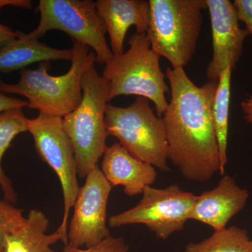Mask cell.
Segmentation results:
<instances>
[{
	"label": "cell",
	"instance_id": "6da1fadb",
	"mask_svg": "<svg viewBox=\"0 0 252 252\" xmlns=\"http://www.w3.org/2000/svg\"><path fill=\"white\" fill-rule=\"evenodd\" d=\"M170 100L162 119L168 160L186 179L205 182L220 170L212 105L217 84L198 86L182 67H167Z\"/></svg>",
	"mask_w": 252,
	"mask_h": 252
},
{
	"label": "cell",
	"instance_id": "7a4b0ae2",
	"mask_svg": "<svg viewBox=\"0 0 252 252\" xmlns=\"http://www.w3.org/2000/svg\"><path fill=\"white\" fill-rule=\"evenodd\" d=\"M72 41V58L67 73L51 75L48 73L51 63H41L37 69H22L16 84H6L0 80V91L26 97L28 108L36 109L39 114L63 118L73 112L82 98L83 74L86 68L96 62V58L90 48Z\"/></svg>",
	"mask_w": 252,
	"mask_h": 252
},
{
	"label": "cell",
	"instance_id": "3957f363",
	"mask_svg": "<svg viewBox=\"0 0 252 252\" xmlns=\"http://www.w3.org/2000/svg\"><path fill=\"white\" fill-rule=\"evenodd\" d=\"M81 90L82 98L79 106L63 120L74 148L78 175L85 178L103 156L109 136L105 126L109 84L97 72L94 63L86 68L83 74Z\"/></svg>",
	"mask_w": 252,
	"mask_h": 252
},
{
	"label": "cell",
	"instance_id": "277c9868",
	"mask_svg": "<svg viewBox=\"0 0 252 252\" xmlns=\"http://www.w3.org/2000/svg\"><path fill=\"white\" fill-rule=\"evenodd\" d=\"M128 50L113 56L106 63L102 77L109 84L108 101L121 95H137L152 101L162 117L168 102L169 92L160 66V56L152 49L146 33H135L129 39Z\"/></svg>",
	"mask_w": 252,
	"mask_h": 252
},
{
	"label": "cell",
	"instance_id": "5b68a950",
	"mask_svg": "<svg viewBox=\"0 0 252 252\" xmlns=\"http://www.w3.org/2000/svg\"><path fill=\"white\" fill-rule=\"evenodd\" d=\"M147 32L152 49L172 68H184L193 59L203 22L205 0H149Z\"/></svg>",
	"mask_w": 252,
	"mask_h": 252
},
{
	"label": "cell",
	"instance_id": "8992f818",
	"mask_svg": "<svg viewBox=\"0 0 252 252\" xmlns=\"http://www.w3.org/2000/svg\"><path fill=\"white\" fill-rule=\"evenodd\" d=\"M105 126L108 135L117 138L132 156L160 171H170L165 125L148 99L137 97L126 107L107 104Z\"/></svg>",
	"mask_w": 252,
	"mask_h": 252
},
{
	"label": "cell",
	"instance_id": "52a82bcc",
	"mask_svg": "<svg viewBox=\"0 0 252 252\" xmlns=\"http://www.w3.org/2000/svg\"><path fill=\"white\" fill-rule=\"evenodd\" d=\"M36 11L40 14V21L28 33L32 39L39 40L56 30L94 50L97 63L106 64L114 56L106 40L105 24L92 0H40Z\"/></svg>",
	"mask_w": 252,
	"mask_h": 252
},
{
	"label": "cell",
	"instance_id": "ba28073f",
	"mask_svg": "<svg viewBox=\"0 0 252 252\" xmlns=\"http://www.w3.org/2000/svg\"><path fill=\"white\" fill-rule=\"evenodd\" d=\"M28 128L34 139L38 155L54 170L62 186L64 214L57 230L61 235V241L67 246L69 212L80 189L72 142L64 130L61 117L39 114L34 119H28Z\"/></svg>",
	"mask_w": 252,
	"mask_h": 252
},
{
	"label": "cell",
	"instance_id": "9c48e42d",
	"mask_svg": "<svg viewBox=\"0 0 252 252\" xmlns=\"http://www.w3.org/2000/svg\"><path fill=\"white\" fill-rule=\"evenodd\" d=\"M142 195L135 207L109 217V227L143 224L162 240L184 229L190 220L195 198L193 193L175 184L164 189L147 187Z\"/></svg>",
	"mask_w": 252,
	"mask_h": 252
},
{
	"label": "cell",
	"instance_id": "30bf717a",
	"mask_svg": "<svg viewBox=\"0 0 252 252\" xmlns=\"http://www.w3.org/2000/svg\"><path fill=\"white\" fill-rule=\"evenodd\" d=\"M86 178L74 202L67 230V245L74 248H91L111 237L107 226V207L113 187L98 165Z\"/></svg>",
	"mask_w": 252,
	"mask_h": 252
},
{
	"label": "cell",
	"instance_id": "8fae6325",
	"mask_svg": "<svg viewBox=\"0 0 252 252\" xmlns=\"http://www.w3.org/2000/svg\"><path fill=\"white\" fill-rule=\"evenodd\" d=\"M210 14L212 38V58L207 65L208 81L218 83L220 73L227 67L232 71L243 54L244 42L250 35L240 26L238 14L229 0H205Z\"/></svg>",
	"mask_w": 252,
	"mask_h": 252
},
{
	"label": "cell",
	"instance_id": "7c38bea8",
	"mask_svg": "<svg viewBox=\"0 0 252 252\" xmlns=\"http://www.w3.org/2000/svg\"><path fill=\"white\" fill-rule=\"evenodd\" d=\"M249 196L248 190L239 187L233 177L223 175L216 187L195 195L190 220L210 225L215 231L223 229L243 210Z\"/></svg>",
	"mask_w": 252,
	"mask_h": 252
},
{
	"label": "cell",
	"instance_id": "4fadbf2b",
	"mask_svg": "<svg viewBox=\"0 0 252 252\" xmlns=\"http://www.w3.org/2000/svg\"><path fill=\"white\" fill-rule=\"evenodd\" d=\"M96 7L103 20L114 56L124 54V41L129 28L136 33H146L150 20V6L146 0H97Z\"/></svg>",
	"mask_w": 252,
	"mask_h": 252
},
{
	"label": "cell",
	"instance_id": "5bb4252c",
	"mask_svg": "<svg viewBox=\"0 0 252 252\" xmlns=\"http://www.w3.org/2000/svg\"><path fill=\"white\" fill-rule=\"evenodd\" d=\"M101 170L112 187L122 186L129 196L142 194L158 176L153 165L139 160L118 142L106 149Z\"/></svg>",
	"mask_w": 252,
	"mask_h": 252
},
{
	"label": "cell",
	"instance_id": "9a60e30c",
	"mask_svg": "<svg viewBox=\"0 0 252 252\" xmlns=\"http://www.w3.org/2000/svg\"><path fill=\"white\" fill-rule=\"evenodd\" d=\"M17 33L16 39L0 50V72L22 70L33 63L72 60V49H55L32 39L27 33Z\"/></svg>",
	"mask_w": 252,
	"mask_h": 252
},
{
	"label": "cell",
	"instance_id": "2e32d148",
	"mask_svg": "<svg viewBox=\"0 0 252 252\" xmlns=\"http://www.w3.org/2000/svg\"><path fill=\"white\" fill-rule=\"evenodd\" d=\"M49 220L40 210H32L18 230L5 238L4 252H58L51 246L61 240L57 230L46 234Z\"/></svg>",
	"mask_w": 252,
	"mask_h": 252
},
{
	"label": "cell",
	"instance_id": "e0dca14e",
	"mask_svg": "<svg viewBox=\"0 0 252 252\" xmlns=\"http://www.w3.org/2000/svg\"><path fill=\"white\" fill-rule=\"evenodd\" d=\"M232 72L231 68L227 67L220 73L212 105V119L218 144L221 175H224L228 162L227 149Z\"/></svg>",
	"mask_w": 252,
	"mask_h": 252
},
{
	"label": "cell",
	"instance_id": "ac0fdd59",
	"mask_svg": "<svg viewBox=\"0 0 252 252\" xmlns=\"http://www.w3.org/2000/svg\"><path fill=\"white\" fill-rule=\"evenodd\" d=\"M28 125V119L22 109H11L0 114V187L5 200L9 203H16L17 197L11 180L1 167V160L15 137L27 132Z\"/></svg>",
	"mask_w": 252,
	"mask_h": 252
},
{
	"label": "cell",
	"instance_id": "d6986e66",
	"mask_svg": "<svg viewBox=\"0 0 252 252\" xmlns=\"http://www.w3.org/2000/svg\"><path fill=\"white\" fill-rule=\"evenodd\" d=\"M185 252H252L248 231L238 226L216 230L200 243H189Z\"/></svg>",
	"mask_w": 252,
	"mask_h": 252
},
{
	"label": "cell",
	"instance_id": "ffe728a7",
	"mask_svg": "<svg viewBox=\"0 0 252 252\" xmlns=\"http://www.w3.org/2000/svg\"><path fill=\"white\" fill-rule=\"evenodd\" d=\"M25 220L22 210L6 200H0V250L4 251L6 235L19 229Z\"/></svg>",
	"mask_w": 252,
	"mask_h": 252
},
{
	"label": "cell",
	"instance_id": "44dd1931",
	"mask_svg": "<svg viewBox=\"0 0 252 252\" xmlns=\"http://www.w3.org/2000/svg\"><path fill=\"white\" fill-rule=\"evenodd\" d=\"M129 246L123 238L111 236L91 248L78 249L67 245L64 252H128Z\"/></svg>",
	"mask_w": 252,
	"mask_h": 252
},
{
	"label": "cell",
	"instance_id": "7402d4cb",
	"mask_svg": "<svg viewBox=\"0 0 252 252\" xmlns=\"http://www.w3.org/2000/svg\"><path fill=\"white\" fill-rule=\"evenodd\" d=\"M239 21L245 23L250 35L252 36V0H234L233 1Z\"/></svg>",
	"mask_w": 252,
	"mask_h": 252
},
{
	"label": "cell",
	"instance_id": "603a6c76",
	"mask_svg": "<svg viewBox=\"0 0 252 252\" xmlns=\"http://www.w3.org/2000/svg\"><path fill=\"white\" fill-rule=\"evenodd\" d=\"M28 105V101L8 96L0 91V114L11 109H23Z\"/></svg>",
	"mask_w": 252,
	"mask_h": 252
},
{
	"label": "cell",
	"instance_id": "cb8c5ba5",
	"mask_svg": "<svg viewBox=\"0 0 252 252\" xmlns=\"http://www.w3.org/2000/svg\"><path fill=\"white\" fill-rule=\"evenodd\" d=\"M17 36V31H14L0 23V50L16 39Z\"/></svg>",
	"mask_w": 252,
	"mask_h": 252
},
{
	"label": "cell",
	"instance_id": "d4e9b609",
	"mask_svg": "<svg viewBox=\"0 0 252 252\" xmlns=\"http://www.w3.org/2000/svg\"><path fill=\"white\" fill-rule=\"evenodd\" d=\"M245 122L252 127V95L247 96L240 103Z\"/></svg>",
	"mask_w": 252,
	"mask_h": 252
},
{
	"label": "cell",
	"instance_id": "484cf974",
	"mask_svg": "<svg viewBox=\"0 0 252 252\" xmlns=\"http://www.w3.org/2000/svg\"><path fill=\"white\" fill-rule=\"evenodd\" d=\"M6 6H13L22 9H32V1L30 0H0V10Z\"/></svg>",
	"mask_w": 252,
	"mask_h": 252
},
{
	"label": "cell",
	"instance_id": "4316f807",
	"mask_svg": "<svg viewBox=\"0 0 252 252\" xmlns=\"http://www.w3.org/2000/svg\"><path fill=\"white\" fill-rule=\"evenodd\" d=\"M0 252H4V251H2V250H0Z\"/></svg>",
	"mask_w": 252,
	"mask_h": 252
}]
</instances>
